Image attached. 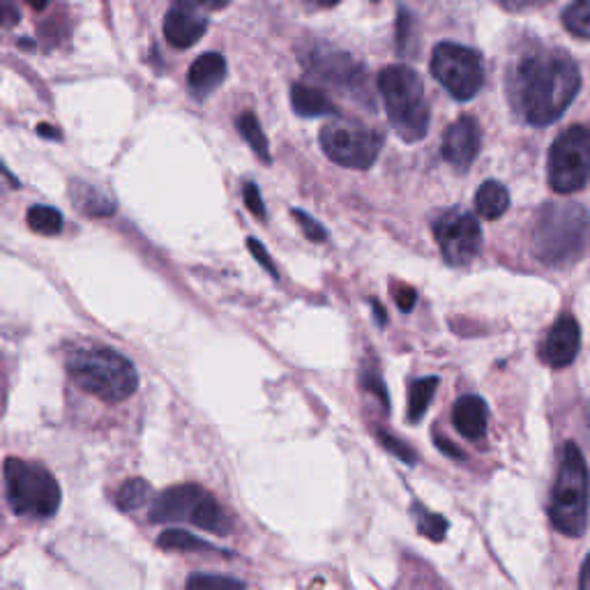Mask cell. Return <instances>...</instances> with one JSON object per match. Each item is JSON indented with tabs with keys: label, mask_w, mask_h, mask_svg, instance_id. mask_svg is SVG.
Listing matches in <instances>:
<instances>
[{
	"label": "cell",
	"mask_w": 590,
	"mask_h": 590,
	"mask_svg": "<svg viewBox=\"0 0 590 590\" xmlns=\"http://www.w3.org/2000/svg\"><path fill=\"white\" fill-rule=\"evenodd\" d=\"M581 88L577 63L556 49L521 58L510 93L517 111L531 125H552L567 111Z\"/></svg>",
	"instance_id": "cell-1"
},
{
	"label": "cell",
	"mask_w": 590,
	"mask_h": 590,
	"mask_svg": "<svg viewBox=\"0 0 590 590\" xmlns=\"http://www.w3.org/2000/svg\"><path fill=\"white\" fill-rule=\"evenodd\" d=\"M590 242V217L581 203L549 201L537 211L531 249L537 261L552 268L577 263Z\"/></svg>",
	"instance_id": "cell-2"
},
{
	"label": "cell",
	"mask_w": 590,
	"mask_h": 590,
	"mask_svg": "<svg viewBox=\"0 0 590 590\" xmlns=\"http://www.w3.org/2000/svg\"><path fill=\"white\" fill-rule=\"evenodd\" d=\"M67 370L79 388L106 404L129 399L139 388V374L118 351L106 347H83L67 358Z\"/></svg>",
	"instance_id": "cell-3"
},
{
	"label": "cell",
	"mask_w": 590,
	"mask_h": 590,
	"mask_svg": "<svg viewBox=\"0 0 590 590\" xmlns=\"http://www.w3.org/2000/svg\"><path fill=\"white\" fill-rule=\"evenodd\" d=\"M378 90L388 111L393 129L406 144L424 139L429 129V104L424 86L416 70L406 65H390L378 75Z\"/></svg>",
	"instance_id": "cell-4"
},
{
	"label": "cell",
	"mask_w": 590,
	"mask_h": 590,
	"mask_svg": "<svg viewBox=\"0 0 590 590\" xmlns=\"http://www.w3.org/2000/svg\"><path fill=\"white\" fill-rule=\"evenodd\" d=\"M588 466L577 443H567L552 493L549 517L558 533L579 537L588 524Z\"/></svg>",
	"instance_id": "cell-5"
},
{
	"label": "cell",
	"mask_w": 590,
	"mask_h": 590,
	"mask_svg": "<svg viewBox=\"0 0 590 590\" xmlns=\"http://www.w3.org/2000/svg\"><path fill=\"white\" fill-rule=\"evenodd\" d=\"M8 503L19 517L49 519L60 508V485L42 464L10 457L5 462Z\"/></svg>",
	"instance_id": "cell-6"
},
{
	"label": "cell",
	"mask_w": 590,
	"mask_h": 590,
	"mask_svg": "<svg viewBox=\"0 0 590 590\" xmlns=\"http://www.w3.org/2000/svg\"><path fill=\"white\" fill-rule=\"evenodd\" d=\"M152 521H188L203 531L217 535L231 533V517L211 491L196 485H178L155 498L150 508Z\"/></svg>",
	"instance_id": "cell-7"
},
{
	"label": "cell",
	"mask_w": 590,
	"mask_h": 590,
	"mask_svg": "<svg viewBox=\"0 0 590 590\" xmlns=\"http://www.w3.org/2000/svg\"><path fill=\"white\" fill-rule=\"evenodd\" d=\"M549 185L558 194H575L590 180V129L567 127L549 150Z\"/></svg>",
	"instance_id": "cell-8"
},
{
	"label": "cell",
	"mask_w": 590,
	"mask_h": 590,
	"mask_svg": "<svg viewBox=\"0 0 590 590\" xmlns=\"http://www.w3.org/2000/svg\"><path fill=\"white\" fill-rule=\"evenodd\" d=\"M381 146V136L362 123L339 118L321 129L324 152L347 169H370L378 160Z\"/></svg>",
	"instance_id": "cell-9"
},
{
	"label": "cell",
	"mask_w": 590,
	"mask_h": 590,
	"mask_svg": "<svg viewBox=\"0 0 590 590\" xmlns=\"http://www.w3.org/2000/svg\"><path fill=\"white\" fill-rule=\"evenodd\" d=\"M431 75L459 102L473 100L485 83V67L480 56L473 49L452 42H443L434 49V56H431Z\"/></svg>",
	"instance_id": "cell-10"
},
{
	"label": "cell",
	"mask_w": 590,
	"mask_h": 590,
	"mask_svg": "<svg viewBox=\"0 0 590 590\" xmlns=\"http://www.w3.org/2000/svg\"><path fill=\"white\" fill-rule=\"evenodd\" d=\"M434 234L450 265H466L480 254L483 229L473 215L447 213L434 224Z\"/></svg>",
	"instance_id": "cell-11"
},
{
	"label": "cell",
	"mask_w": 590,
	"mask_h": 590,
	"mask_svg": "<svg viewBox=\"0 0 590 590\" xmlns=\"http://www.w3.org/2000/svg\"><path fill=\"white\" fill-rule=\"evenodd\" d=\"M480 144H483V132H480L478 121H475L473 116H462L459 121H455L445 129L443 146H441L443 160L450 167H455L457 171H466L475 162V157H478Z\"/></svg>",
	"instance_id": "cell-12"
},
{
	"label": "cell",
	"mask_w": 590,
	"mask_h": 590,
	"mask_svg": "<svg viewBox=\"0 0 590 590\" xmlns=\"http://www.w3.org/2000/svg\"><path fill=\"white\" fill-rule=\"evenodd\" d=\"M581 349V328L575 316L565 314L552 326L540 347V360L554 370L572 365Z\"/></svg>",
	"instance_id": "cell-13"
},
{
	"label": "cell",
	"mask_w": 590,
	"mask_h": 590,
	"mask_svg": "<svg viewBox=\"0 0 590 590\" xmlns=\"http://www.w3.org/2000/svg\"><path fill=\"white\" fill-rule=\"evenodd\" d=\"M314 77L328 81L330 86L347 90V93L365 95V70L351 60L347 54H330V56H316L309 65Z\"/></svg>",
	"instance_id": "cell-14"
},
{
	"label": "cell",
	"mask_w": 590,
	"mask_h": 590,
	"mask_svg": "<svg viewBox=\"0 0 590 590\" xmlns=\"http://www.w3.org/2000/svg\"><path fill=\"white\" fill-rule=\"evenodd\" d=\"M208 21L203 19L196 10L175 5L164 19V35L171 47L175 49H190L206 35Z\"/></svg>",
	"instance_id": "cell-15"
},
{
	"label": "cell",
	"mask_w": 590,
	"mask_h": 590,
	"mask_svg": "<svg viewBox=\"0 0 590 590\" xmlns=\"http://www.w3.org/2000/svg\"><path fill=\"white\" fill-rule=\"evenodd\" d=\"M452 422H455L457 431L468 441H480L487 434L489 424V408L483 397L466 395L457 399L455 408H452Z\"/></svg>",
	"instance_id": "cell-16"
},
{
	"label": "cell",
	"mask_w": 590,
	"mask_h": 590,
	"mask_svg": "<svg viewBox=\"0 0 590 590\" xmlns=\"http://www.w3.org/2000/svg\"><path fill=\"white\" fill-rule=\"evenodd\" d=\"M226 79V60L222 54H203L190 67V88L198 98L211 95Z\"/></svg>",
	"instance_id": "cell-17"
},
{
	"label": "cell",
	"mask_w": 590,
	"mask_h": 590,
	"mask_svg": "<svg viewBox=\"0 0 590 590\" xmlns=\"http://www.w3.org/2000/svg\"><path fill=\"white\" fill-rule=\"evenodd\" d=\"M291 104L293 111L303 118H319V116H334L337 106L311 86L305 83H293L291 86Z\"/></svg>",
	"instance_id": "cell-18"
},
{
	"label": "cell",
	"mask_w": 590,
	"mask_h": 590,
	"mask_svg": "<svg viewBox=\"0 0 590 590\" xmlns=\"http://www.w3.org/2000/svg\"><path fill=\"white\" fill-rule=\"evenodd\" d=\"M475 208L485 219H498L503 217L510 208V192L498 180H487L483 188L475 194Z\"/></svg>",
	"instance_id": "cell-19"
},
{
	"label": "cell",
	"mask_w": 590,
	"mask_h": 590,
	"mask_svg": "<svg viewBox=\"0 0 590 590\" xmlns=\"http://www.w3.org/2000/svg\"><path fill=\"white\" fill-rule=\"evenodd\" d=\"M436 388H439L436 376L420 378L411 385V390H408V420L411 422L422 420L431 399H434V395H436Z\"/></svg>",
	"instance_id": "cell-20"
},
{
	"label": "cell",
	"mask_w": 590,
	"mask_h": 590,
	"mask_svg": "<svg viewBox=\"0 0 590 590\" xmlns=\"http://www.w3.org/2000/svg\"><path fill=\"white\" fill-rule=\"evenodd\" d=\"M236 125H238V132H240L242 139L249 144V148H252L257 152L259 160L270 162V146H268V139H265V134L261 129V123L257 121L254 113L252 111H245Z\"/></svg>",
	"instance_id": "cell-21"
},
{
	"label": "cell",
	"mask_w": 590,
	"mask_h": 590,
	"mask_svg": "<svg viewBox=\"0 0 590 590\" xmlns=\"http://www.w3.org/2000/svg\"><path fill=\"white\" fill-rule=\"evenodd\" d=\"M162 549H173V552H213V554H226L222 549H217L215 544L201 540L196 535H190L185 531H167L157 540Z\"/></svg>",
	"instance_id": "cell-22"
},
{
	"label": "cell",
	"mask_w": 590,
	"mask_h": 590,
	"mask_svg": "<svg viewBox=\"0 0 590 590\" xmlns=\"http://www.w3.org/2000/svg\"><path fill=\"white\" fill-rule=\"evenodd\" d=\"M63 215L52 206H33L29 211V226L39 236H58L63 231Z\"/></svg>",
	"instance_id": "cell-23"
},
{
	"label": "cell",
	"mask_w": 590,
	"mask_h": 590,
	"mask_svg": "<svg viewBox=\"0 0 590 590\" xmlns=\"http://www.w3.org/2000/svg\"><path fill=\"white\" fill-rule=\"evenodd\" d=\"M148 496H150V487L144 478H132L127 480L118 493H116V503L121 510L129 512V510H139L141 506L148 503Z\"/></svg>",
	"instance_id": "cell-24"
},
{
	"label": "cell",
	"mask_w": 590,
	"mask_h": 590,
	"mask_svg": "<svg viewBox=\"0 0 590 590\" xmlns=\"http://www.w3.org/2000/svg\"><path fill=\"white\" fill-rule=\"evenodd\" d=\"M563 24L572 35L590 39V0H575V3L565 10Z\"/></svg>",
	"instance_id": "cell-25"
},
{
	"label": "cell",
	"mask_w": 590,
	"mask_h": 590,
	"mask_svg": "<svg viewBox=\"0 0 590 590\" xmlns=\"http://www.w3.org/2000/svg\"><path fill=\"white\" fill-rule=\"evenodd\" d=\"M413 514H416V524H418V531L427 537V540H434V542H441L447 533V521L436 514V512H429L427 508L422 506H413Z\"/></svg>",
	"instance_id": "cell-26"
},
{
	"label": "cell",
	"mask_w": 590,
	"mask_h": 590,
	"mask_svg": "<svg viewBox=\"0 0 590 590\" xmlns=\"http://www.w3.org/2000/svg\"><path fill=\"white\" fill-rule=\"evenodd\" d=\"M77 201H79V206L83 208L86 215L109 217L113 213V201H109L106 196H100L95 190H88L86 196L77 194Z\"/></svg>",
	"instance_id": "cell-27"
},
{
	"label": "cell",
	"mask_w": 590,
	"mask_h": 590,
	"mask_svg": "<svg viewBox=\"0 0 590 590\" xmlns=\"http://www.w3.org/2000/svg\"><path fill=\"white\" fill-rule=\"evenodd\" d=\"M190 588L196 590H231V588H245L242 581L231 579V577H217V575H196L188 581Z\"/></svg>",
	"instance_id": "cell-28"
},
{
	"label": "cell",
	"mask_w": 590,
	"mask_h": 590,
	"mask_svg": "<svg viewBox=\"0 0 590 590\" xmlns=\"http://www.w3.org/2000/svg\"><path fill=\"white\" fill-rule=\"evenodd\" d=\"M378 439H381L383 447H385V450H390L393 455H397V457H399L404 464L413 466V464L418 462V455H416V452H413L411 447H408V445H404V441H399V439L390 436L388 431H378Z\"/></svg>",
	"instance_id": "cell-29"
},
{
	"label": "cell",
	"mask_w": 590,
	"mask_h": 590,
	"mask_svg": "<svg viewBox=\"0 0 590 590\" xmlns=\"http://www.w3.org/2000/svg\"><path fill=\"white\" fill-rule=\"evenodd\" d=\"M293 217L295 222H298V226L303 229V234L311 240V242H326L328 240V231L324 229V226L319 222H314L307 213L303 211H293Z\"/></svg>",
	"instance_id": "cell-30"
},
{
	"label": "cell",
	"mask_w": 590,
	"mask_h": 590,
	"mask_svg": "<svg viewBox=\"0 0 590 590\" xmlns=\"http://www.w3.org/2000/svg\"><path fill=\"white\" fill-rule=\"evenodd\" d=\"M362 388H365L367 393H372L376 397V401H381V406L385 408V411H388L390 399H388V393H385V385H383L378 372H374V370L362 372Z\"/></svg>",
	"instance_id": "cell-31"
},
{
	"label": "cell",
	"mask_w": 590,
	"mask_h": 590,
	"mask_svg": "<svg viewBox=\"0 0 590 590\" xmlns=\"http://www.w3.org/2000/svg\"><path fill=\"white\" fill-rule=\"evenodd\" d=\"M242 196H245V206H247V211L252 213V215H257L259 219H263V217H265V206H263V198H261L259 188H257L254 183H245V188H242Z\"/></svg>",
	"instance_id": "cell-32"
},
{
	"label": "cell",
	"mask_w": 590,
	"mask_h": 590,
	"mask_svg": "<svg viewBox=\"0 0 590 590\" xmlns=\"http://www.w3.org/2000/svg\"><path fill=\"white\" fill-rule=\"evenodd\" d=\"M393 295H395V303L399 305L401 311H411L416 307V300H418V293L416 288H411L408 284H393Z\"/></svg>",
	"instance_id": "cell-33"
},
{
	"label": "cell",
	"mask_w": 590,
	"mask_h": 590,
	"mask_svg": "<svg viewBox=\"0 0 590 590\" xmlns=\"http://www.w3.org/2000/svg\"><path fill=\"white\" fill-rule=\"evenodd\" d=\"M247 249H249V252H252L254 254V259L270 272V275L272 277H280V272H277V268H275V263H272V259H270V254L265 252V247L257 240V238H247Z\"/></svg>",
	"instance_id": "cell-34"
},
{
	"label": "cell",
	"mask_w": 590,
	"mask_h": 590,
	"mask_svg": "<svg viewBox=\"0 0 590 590\" xmlns=\"http://www.w3.org/2000/svg\"><path fill=\"white\" fill-rule=\"evenodd\" d=\"M180 8H190V10H206V12H215V10H224L229 5V0H175Z\"/></svg>",
	"instance_id": "cell-35"
},
{
	"label": "cell",
	"mask_w": 590,
	"mask_h": 590,
	"mask_svg": "<svg viewBox=\"0 0 590 590\" xmlns=\"http://www.w3.org/2000/svg\"><path fill=\"white\" fill-rule=\"evenodd\" d=\"M21 183H19V180H16V175L3 164V162H0V192H12V190H16Z\"/></svg>",
	"instance_id": "cell-36"
},
{
	"label": "cell",
	"mask_w": 590,
	"mask_h": 590,
	"mask_svg": "<svg viewBox=\"0 0 590 590\" xmlns=\"http://www.w3.org/2000/svg\"><path fill=\"white\" fill-rule=\"evenodd\" d=\"M506 10H529V8H535V5H542L547 3V0H498Z\"/></svg>",
	"instance_id": "cell-37"
},
{
	"label": "cell",
	"mask_w": 590,
	"mask_h": 590,
	"mask_svg": "<svg viewBox=\"0 0 590 590\" xmlns=\"http://www.w3.org/2000/svg\"><path fill=\"white\" fill-rule=\"evenodd\" d=\"M16 21H19V12L12 5L0 0V26H12V24H16Z\"/></svg>",
	"instance_id": "cell-38"
},
{
	"label": "cell",
	"mask_w": 590,
	"mask_h": 590,
	"mask_svg": "<svg viewBox=\"0 0 590 590\" xmlns=\"http://www.w3.org/2000/svg\"><path fill=\"white\" fill-rule=\"evenodd\" d=\"M37 134L47 136V139H58V129H54L52 125H39V127H37Z\"/></svg>",
	"instance_id": "cell-39"
},
{
	"label": "cell",
	"mask_w": 590,
	"mask_h": 590,
	"mask_svg": "<svg viewBox=\"0 0 590 590\" xmlns=\"http://www.w3.org/2000/svg\"><path fill=\"white\" fill-rule=\"evenodd\" d=\"M579 586L581 588H590V558H588V563L583 565V572H581V579H579Z\"/></svg>",
	"instance_id": "cell-40"
},
{
	"label": "cell",
	"mask_w": 590,
	"mask_h": 590,
	"mask_svg": "<svg viewBox=\"0 0 590 590\" xmlns=\"http://www.w3.org/2000/svg\"><path fill=\"white\" fill-rule=\"evenodd\" d=\"M372 307H374V314H376V321H378L381 326H385V321H388V319H385V311H383V307H381L378 303H372Z\"/></svg>",
	"instance_id": "cell-41"
},
{
	"label": "cell",
	"mask_w": 590,
	"mask_h": 590,
	"mask_svg": "<svg viewBox=\"0 0 590 590\" xmlns=\"http://www.w3.org/2000/svg\"><path fill=\"white\" fill-rule=\"evenodd\" d=\"M24 3H29V5L35 8V10H44V8L49 5V0H24Z\"/></svg>",
	"instance_id": "cell-42"
},
{
	"label": "cell",
	"mask_w": 590,
	"mask_h": 590,
	"mask_svg": "<svg viewBox=\"0 0 590 590\" xmlns=\"http://www.w3.org/2000/svg\"><path fill=\"white\" fill-rule=\"evenodd\" d=\"M314 3H316V5H321V8H332V5H337V3H342V0H314Z\"/></svg>",
	"instance_id": "cell-43"
}]
</instances>
